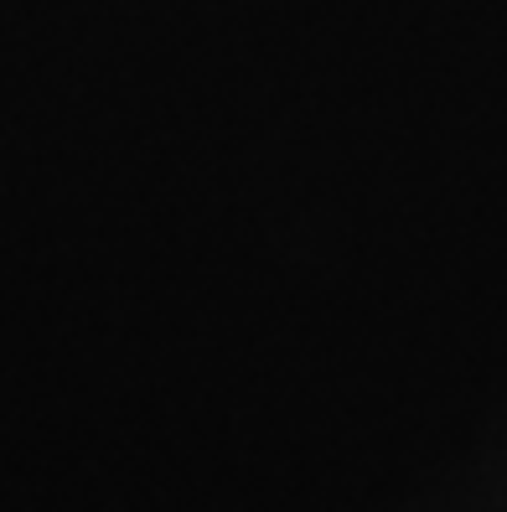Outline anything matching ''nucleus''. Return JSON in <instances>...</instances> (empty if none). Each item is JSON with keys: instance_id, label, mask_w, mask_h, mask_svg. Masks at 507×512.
<instances>
[]
</instances>
